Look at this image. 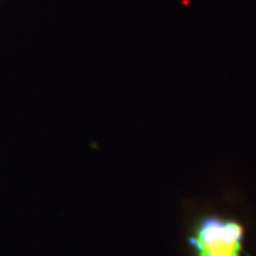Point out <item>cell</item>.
Instances as JSON below:
<instances>
[{"label":"cell","mask_w":256,"mask_h":256,"mask_svg":"<svg viewBox=\"0 0 256 256\" xmlns=\"http://www.w3.org/2000/svg\"><path fill=\"white\" fill-rule=\"evenodd\" d=\"M245 229L238 220L208 215L198 220L190 235L194 256H240Z\"/></svg>","instance_id":"obj_1"}]
</instances>
